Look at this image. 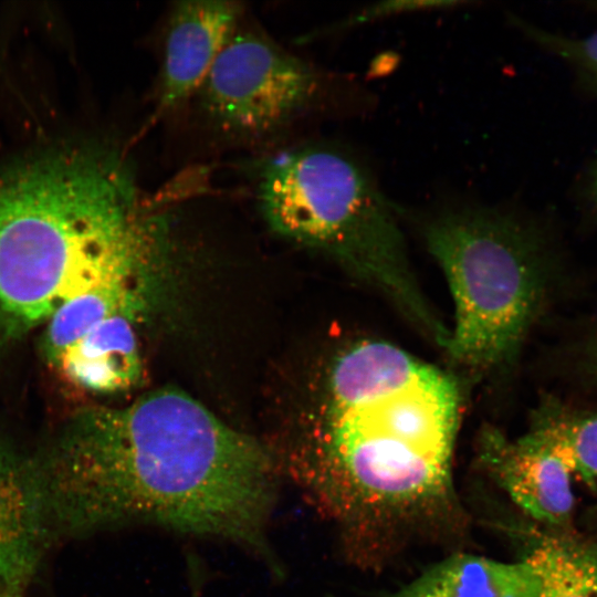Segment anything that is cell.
I'll return each mask as SVG.
<instances>
[{"label": "cell", "mask_w": 597, "mask_h": 597, "mask_svg": "<svg viewBox=\"0 0 597 597\" xmlns=\"http://www.w3.org/2000/svg\"><path fill=\"white\" fill-rule=\"evenodd\" d=\"M525 561L538 579L537 597H597V547L549 538Z\"/></svg>", "instance_id": "5bb4252c"}, {"label": "cell", "mask_w": 597, "mask_h": 597, "mask_svg": "<svg viewBox=\"0 0 597 597\" xmlns=\"http://www.w3.org/2000/svg\"><path fill=\"white\" fill-rule=\"evenodd\" d=\"M244 13V6L238 1L174 3L153 95V123L193 98Z\"/></svg>", "instance_id": "52a82bcc"}, {"label": "cell", "mask_w": 597, "mask_h": 597, "mask_svg": "<svg viewBox=\"0 0 597 597\" xmlns=\"http://www.w3.org/2000/svg\"><path fill=\"white\" fill-rule=\"evenodd\" d=\"M253 198L271 231L333 255L446 344L449 328L416 281L395 213L357 161L321 145L275 151L256 169Z\"/></svg>", "instance_id": "277c9868"}, {"label": "cell", "mask_w": 597, "mask_h": 597, "mask_svg": "<svg viewBox=\"0 0 597 597\" xmlns=\"http://www.w3.org/2000/svg\"><path fill=\"white\" fill-rule=\"evenodd\" d=\"M0 590H4L2 582H1V577H0Z\"/></svg>", "instance_id": "d6986e66"}, {"label": "cell", "mask_w": 597, "mask_h": 597, "mask_svg": "<svg viewBox=\"0 0 597 597\" xmlns=\"http://www.w3.org/2000/svg\"><path fill=\"white\" fill-rule=\"evenodd\" d=\"M479 451L483 468L523 512L552 525L565 524L570 519V472L526 432L509 439L494 429L488 430Z\"/></svg>", "instance_id": "ba28073f"}, {"label": "cell", "mask_w": 597, "mask_h": 597, "mask_svg": "<svg viewBox=\"0 0 597 597\" xmlns=\"http://www.w3.org/2000/svg\"><path fill=\"white\" fill-rule=\"evenodd\" d=\"M32 459L51 542L150 526L234 544L284 575L272 452L180 389L81 409Z\"/></svg>", "instance_id": "6da1fadb"}, {"label": "cell", "mask_w": 597, "mask_h": 597, "mask_svg": "<svg viewBox=\"0 0 597 597\" xmlns=\"http://www.w3.org/2000/svg\"><path fill=\"white\" fill-rule=\"evenodd\" d=\"M538 44L570 63L597 91V31L582 38L563 36L519 23Z\"/></svg>", "instance_id": "9a60e30c"}, {"label": "cell", "mask_w": 597, "mask_h": 597, "mask_svg": "<svg viewBox=\"0 0 597 597\" xmlns=\"http://www.w3.org/2000/svg\"><path fill=\"white\" fill-rule=\"evenodd\" d=\"M189 207L174 181L147 188L117 145L51 151L0 171V338L23 336L94 290L157 289Z\"/></svg>", "instance_id": "3957f363"}, {"label": "cell", "mask_w": 597, "mask_h": 597, "mask_svg": "<svg viewBox=\"0 0 597 597\" xmlns=\"http://www.w3.org/2000/svg\"><path fill=\"white\" fill-rule=\"evenodd\" d=\"M461 418L450 374L379 338L334 350L305 427L276 467L359 559L458 517Z\"/></svg>", "instance_id": "7a4b0ae2"}, {"label": "cell", "mask_w": 597, "mask_h": 597, "mask_svg": "<svg viewBox=\"0 0 597 597\" xmlns=\"http://www.w3.org/2000/svg\"><path fill=\"white\" fill-rule=\"evenodd\" d=\"M0 597H22V595L0 590Z\"/></svg>", "instance_id": "ac0fdd59"}, {"label": "cell", "mask_w": 597, "mask_h": 597, "mask_svg": "<svg viewBox=\"0 0 597 597\" xmlns=\"http://www.w3.org/2000/svg\"><path fill=\"white\" fill-rule=\"evenodd\" d=\"M423 237L453 300L452 363L475 374L511 363L544 293L541 233L512 213L463 207L433 216Z\"/></svg>", "instance_id": "5b68a950"}, {"label": "cell", "mask_w": 597, "mask_h": 597, "mask_svg": "<svg viewBox=\"0 0 597 597\" xmlns=\"http://www.w3.org/2000/svg\"><path fill=\"white\" fill-rule=\"evenodd\" d=\"M538 579L524 559L505 563L452 554L389 597H537Z\"/></svg>", "instance_id": "8fae6325"}, {"label": "cell", "mask_w": 597, "mask_h": 597, "mask_svg": "<svg viewBox=\"0 0 597 597\" xmlns=\"http://www.w3.org/2000/svg\"><path fill=\"white\" fill-rule=\"evenodd\" d=\"M526 433L589 488L597 486V411L542 404Z\"/></svg>", "instance_id": "4fadbf2b"}, {"label": "cell", "mask_w": 597, "mask_h": 597, "mask_svg": "<svg viewBox=\"0 0 597 597\" xmlns=\"http://www.w3.org/2000/svg\"><path fill=\"white\" fill-rule=\"evenodd\" d=\"M241 23L192 100L219 136L258 144L304 115L316 102L322 81L310 63Z\"/></svg>", "instance_id": "8992f818"}, {"label": "cell", "mask_w": 597, "mask_h": 597, "mask_svg": "<svg viewBox=\"0 0 597 597\" xmlns=\"http://www.w3.org/2000/svg\"><path fill=\"white\" fill-rule=\"evenodd\" d=\"M588 186L589 199L593 203L595 211L597 212V160L593 167Z\"/></svg>", "instance_id": "e0dca14e"}, {"label": "cell", "mask_w": 597, "mask_h": 597, "mask_svg": "<svg viewBox=\"0 0 597 597\" xmlns=\"http://www.w3.org/2000/svg\"><path fill=\"white\" fill-rule=\"evenodd\" d=\"M188 575L190 583V597H202L205 574L201 563L195 555H188Z\"/></svg>", "instance_id": "2e32d148"}, {"label": "cell", "mask_w": 597, "mask_h": 597, "mask_svg": "<svg viewBox=\"0 0 597 597\" xmlns=\"http://www.w3.org/2000/svg\"><path fill=\"white\" fill-rule=\"evenodd\" d=\"M157 289L123 285L98 289L62 304L46 321L42 348L53 365L60 355L108 320L128 317L140 324L147 318Z\"/></svg>", "instance_id": "7c38bea8"}, {"label": "cell", "mask_w": 597, "mask_h": 597, "mask_svg": "<svg viewBox=\"0 0 597 597\" xmlns=\"http://www.w3.org/2000/svg\"><path fill=\"white\" fill-rule=\"evenodd\" d=\"M51 543L32 457L0 436V577L22 595Z\"/></svg>", "instance_id": "9c48e42d"}, {"label": "cell", "mask_w": 597, "mask_h": 597, "mask_svg": "<svg viewBox=\"0 0 597 597\" xmlns=\"http://www.w3.org/2000/svg\"><path fill=\"white\" fill-rule=\"evenodd\" d=\"M139 326L128 317L108 320L66 348L53 366L73 386L88 392L128 390L143 374Z\"/></svg>", "instance_id": "30bf717a"}]
</instances>
